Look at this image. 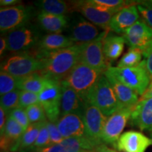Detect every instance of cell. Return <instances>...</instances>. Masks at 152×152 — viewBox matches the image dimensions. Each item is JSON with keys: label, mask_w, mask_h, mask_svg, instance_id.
I'll use <instances>...</instances> for the list:
<instances>
[{"label": "cell", "mask_w": 152, "mask_h": 152, "mask_svg": "<svg viewBox=\"0 0 152 152\" xmlns=\"http://www.w3.org/2000/svg\"><path fill=\"white\" fill-rule=\"evenodd\" d=\"M123 37L130 48L143 52L152 45V28L139 20L123 34Z\"/></svg>", "instance_id": "7c38bea8"}, {"label": "cell", "mask_w": 152, "mask_h": 152, "mask_svg": "<svg viewBox=\"0 0 152 152\" xmlns=\"http://www.w3.org/2000/svg\"><path fill=\"white\" fill-rule=\"evenodd\" d=\"M20 90H17L12 91V92L7 93L1 96V106L3 108L6 113L8 114L12 111L13 109L19 106V98H20Z\"/></svg>", "instance_id": "f546056e"}, {"label": "cell", "mask_w": 152, "mask_h": 152, "mask_svg": "<svg viewBox=\"0 0 152 152\" xmlns=\"http://www.w3.org/2000/svg\"><path fill=\"white\" fill-rule=\"evenodd\" d=\"M83 47L84 44H76L47 54L43 58L44 67L39 72L47 78L61 82L80 62Z\"/></svg>", "instance_id": "6da1fadb"}, {"label": "cell", "mask_w": 152, "mask_h": 152, "mask_svg": "<svg viewBox=\"0 0 152 152\" xmlns=\"http://www.w3.org/2000/svg\"><path fill=\"white\" fill-rule=\"evenodd\" d=\"M73 45V42L62 34H47L39 39L37 45V51L35 55L43 59L49 53L68 48Z\"/></svg>", "instance_id": "d6986e66"}, {"label": "cell", "mask_w": 152, "mask_h": 152, "mask_svg": "<svg viewBox=\"0 0 152 152\" xmlns=\"http://www.w3.org/2000/svg\"><path fill=\"white\" fill-rule=\"evenodd\" d=\"M152 145V140L143 133L130 130L123 133L118 140L115 147L123 152H145Z\"/></svg>", "instance_id": "9a60e30c"}, {"label": "cell", "mask_w": 152, "mask_h": 152, "mask_svg": "<svg viewBox=\"0 0 152 152\" xmlns=\"http://www.w3.org/2000/svg\"><path fill=\"white\" fill-rule=\"evenodd\" d=\"M3 152H11V151H3Z\"/></svg>", "instance_id": "f6af8a7d"}, {"label": "cell", "mask_w": 152, "mask_h": 152, "mask_svg": "<svg viewBox=\"0 0 152 152\" xmlns=\"http://www.w3.org/2000/svg\"><path fill=\"white\" fill-rule=\"evenodd\" d=\"M104 75L111 85L118 99L123 108H134L139 102L138 94L132 89L125 86L107 71L104 72Z\"/></svg>", "instance_id": "7402d4cb"}, {"label": "cell", "mask_w": 152, "mask_h": 152, "mask_svg": "<svg viewBox=\"0 0 152 152\" xmlns=\"http://www.w3.org/2000/svg\"><path fill=\"white\" fill-rule=\"evenodd\" d=\"M84 104L85 102L80 96L73 88L61 81V116L68 113H77L82 115Z\"/></svg>", "instance_id": "44dd1931"}, {"label": "cell", "mask_w": 152, "mask_h": 152, "mask_svg": "<svg viewBox=\"0 0 152 152\" xmlns=\"http://www.w3.org/2000/svg\"><path fill=\"white\" fill-rule=\"evenodd\" d=\"M26 111L30 124L47 121L45 110H44L42 106L39 103L28 106L26 109Z\"/></svg>", "instance_id": "1f68e13d"}, {"label": "cell", "mask_w": 152, "mask_h": 152, "mask_svg": "<svg viewBox=\"0 0 152 152\" xmlns=\"http://www.w3.org/2000/svg\"><path fill=\"white\" fill-rule=\"evenodd\" d=\"M10 117L14 118L17 123H19L25 130L27 129L30 125L28 117L25 109L21 107H17L16 109H13L10 113H9Z\"/></svg>", "instance_id": "d590c367"}, {"label": "cell", "mask_w": 152, "mask_h": 152, "mask_svg": "<svg viewBox=\"0 0 152 152\" xmlns=\"http://www.w3.org/2000/svg\"><path fill=\"white\" fill-rule=\"evenodd\" d=\"M47 126L49 131L51 144L54 145V144L61 143L64 140V138L63 137L61 134L60 131L58 130V127H57L56 123L52 122V121H49L47 120Z\"/></svg>", "instance_id": "8d00e7d4"}, {"label": "cell", "mask_w": 152, "mask_h": 152, "mask_svg": "<svg viewBox=\"0 0 152 152\" xmlns=\"http://www.w3.org/2000/svg\"><path fill=\"white\" fill-rule=\"evenodd\" d=\"M61 82L47 79L39 94V102L42 106L48 121L56 123L61 116Z\"/></svg>", "instance_id": "52a82bcc"}, {"label": "cell", "mask_w": 152, "mask_h": 152, "mask_svg": "<svg viewBox=\"0 0 152 152\" xmlns=\"http://www.w3.org/2000/svg\"><path fill=\"white\" fill-rule=\"evenodd\" d=\"M37 20L40 27L49 34H61L68 27V21L66 16H56L39 12Z\"/></svg>", "instance_id": "603a6c76"}, {"label": "cell", "mask_w": 152, "mask_h": 152, "mask_svg": "<svg viewBox=\"0 0 152 152\" xmlns=\"http://www.w3.org/2000/svg\"><path fill=\"white\" fill-rule=\"evenodd\" d=\"M145 59L144 60V66H145L146 70H147L148 74H149L151 80H152V45L149 48L146 49L142 52Z\"/></svg>", "instance_id": "74e56055"}, {"label": "cell", "mask_w": 152, "mask_h": 152, "mask_svg": "<svg viewBox=\"0 0 152 152\" xmlns=\"http://www.w3.org/2000/svg\"><path fill=\"white\" fill-rule=\"evenodd\" d=\"M47 121H44L39 130V134L35 144L33 146L34 148H45L51 146V140L49 137L48 129L47 126Z\"/></svg>", "instance_id": "836d02e7"}, {"label": "cell", "mask_w": 152, "mask_h": 152, "mask_svg": "<svg viewBox=\"0 0 152 152\" xmlns=\"http://www.w3.org/2000/svg\"><path fill=\"white\" fill-rule=\"evenodd\" d=\"M152 98V84H150L148 87L147 90L144 92L142 95L140 99H151Z\"/></svg>", "instance_id": "7bdbcfd3"}, {"label": "cell", "mask_w": 152, "mask_h": 152, "mask_svg": "<svg viewBox=\"0 0 152 152\" xmlns=\"http://www.w3.org/2000/svg\"><path fill=\"white\" fill-rule=\"evenodd\" d=\"M136 5L142 20L152 28V0L137 1Z\"/></svg>", "instance_id": "d6a6232c"}, {"label": "cell", "mask_w": 152, "mask_h": 152, "mask_svg": "<svg viewBox=\"0 0 152 152\" xmlns=\"http://www.w3.org/2000/svg\"><path fill=\"white\" fill-rule=\"evenodd\" d=\"M92 1L99 9L113 13V14H115L121 9L134 3V1L123 0H92Z\"/></svg>", "instance_id": "f1b7e54d"}, {"label": "cell", "mask_w": 152, "mask_h": 152, "mask_svg": "<svg viewBox=\"0 0 152 152\" xmlns=\"http://www.w3.org/2000/svg\"><path fill=\"white\" fill-rule=\"evenodd\" d=\"M142 51L137 49L129 48L128 51L122 56L118 63L117 67L132 68L140 65L142 61Z\"/></svg>", "instance_id": "83f0119b"}, {"label": "cell", "mask_w": 152, "mask_h": 152, "mask_svg": "<svg viewBox=\"0 0 152 152\" xmlns=\"http://www.w3.org/2000/svg\"><path fill=\"white\" fill-rule=\"evenodd\" d=\"M85 102L96 106L107 117L123 108L104 74L87 94Z\"/></svg>", "instance_id": "7a4b0ae2"}, {"label": "cell", "mask_w": 152, "mask_h": 152, "mask_svg": "<svg viewBox=\"0 0 152 152\" xmlns=\"http://www.w3.org/2000/svg\"><path fill=\"white\" fill-rule=\"evenodd\" d=\"M94 147L86 137L64 139L61 143L45 148L33 147L19 152H94Z\"/></svg>", "instance_id": "5bb4252c"}, {"label": "cell", "mask_w": 152, "mask_h": 152, "mask_svg": "<svg viewBox=\"0 0 152 152\" xmlns=\"http://www.w3.org/2000/svg\"><path fill=\"white\" fill-rule=\"evenodd\" d=\"M151 140H152V133H151Z\"/></svg>", "instance_id": "bcb514c9"}, {"label": "cell", "mask_w": 152, "mask_h": 152, "mask_svg": "<svg viewBox=\"0 0 152 152\" xmlns=\"http://www.w3.org/2000/svg\"><path fill=\"white\" fill-rule=\"evenodd\" d=\"M7 118H8V114L6 113L3 108L0 107V131L1 132H2L3 129L4 128Z\"/></svg>", "instance_id": "f35d334b"}, {"label": "cell", "mask_w": 152, "mask_h": 152, "mask_svg": "<svg viewBox=\"0 0 152 152\" xmlns=\"http://www.w3.org/2000/svg\"><path fill=\"white\" fill-rule=\"evenodd\" d=\"M18 78L6 72H0V94L2 96L17 90Z\"/></svg>", "instance_id": "4dcf8cb0"}, {"label": "cell", "mask_w": 152, "mask_h": 152, "mask_svg": "<svg viewBox=\"0 0 152 152\" xmlns=\"http://www.w3.org/2000/svg\"><path fill=\"white\" fill-rule=\"evenodd\" d=\"M94 152H117V151H115V150L112 149H110L106 144H102L95 149Z\"/></svg>", "instance_id": "60d3db41"}, {"label": "cell", "mask_w": 152, "mask_h": 152, "mask_svg": "<svg viewBox=\"0 0 152 152\" xmlns=\"http://www.w3.org/2000/svg\"><path fill=\"white\" fill-rule=\"evenodd\" d=\"M133 108H122L107 117L102 133V143L115 147L125 125L130 121Z\"/></svg>", "instance_id": "30bf717a"}, {"label": "cell", "mask_w": 152, "mask_h": 152, "mask_svg": "<svg viewBox=\"0 0 152 152\" xmlns=\"http://www.w3.org/2000/svg\"><path fill=\"white\" fill-rule=\"evenodd\" d=\"M6 49H7V39H6V37H4L1 36L0 37V55L1 56L4 54Z\"/></svg>", "instance_id": "b9f144b4"}, {"label": "cell", "mask_w": 152, "mask_h": 152, "mask_svg": "<svg viewBox=\"0 0 152 152\" xmlns=\"http://www.w3.org/2000/svg\"><path fill=\"white\" fill-rule=\"evenodd\" d=\"M40 12L56 16H65L68 13L75 11L74 1L63 0H41L35 2Z\"/></svg>", "instance_id": "cb8c5ba5"}, {"label": "cell", "mask_w": 152, "mask_h": 152, "mask_svg": "<svg viewBox=\"0 0 152 152\" xmlns=\"http://www.w3.org/2000/svg\"><path fill=\"white\" fill-rule=\"evenodd\" d=\"M85 129V137L95 147L102 143V133L107 116L96 106L85 102L82 113Z\"/></svg>", "instance_id": "8992f818"}, {"label": "cell", "mask_w": 152, "mask_h": 152, "mask_svg": "<svg viewBox=\"0 0 152 152\" xmlns=\"http://www.w3.org/2000/svg\"><path fill=\"white\" fill-rule=\"evenodd\" d=\"M131 125L141 130L152 132V98L139 99L130 118Z\"/></svg>", "instance_id": "ffe728a7"}, {"label": "cell", "mask_w": 152, "mask_h": 152, "mask_svg": "<svg viewBox=\"0 0 152 152\" xmlns=\"http://www.w3.org/2000/svg\"><path fill=\"white\" fill-rule=\"evenodd\" d=\"M125 44L123 36L108 34L104 42V54L108 62L114 61L121 56Z\"/></svg>", "instance_id": "d4e9b609"}, {"label": "cell", "mask_w": 152, "mask_h": 152, "mask_svg": "<svg viewBox=\"0 0 152 152\" xmlns=\"http://www.w3.org/2000/svg\"><path fill=\"white\" fill-rule=\"evenodd\" d=\"M105 71L111 73L119 82L141 96L151 83V78L146 70L144 60L136 67L119 68L110 66Z\"/></svg>", "instance_id": "277c9868"}, {"label": "cell", "mask_w": 152, "mask_h": 152, "mask_svg": "<svg viewBox=\"0 0 152 152\" xmlns=\"http://www.w3.org/2000/svg\"><path fill=\"white\" fill-rule=\"evenodd\" d=\"M47 77L37 72L22 78H18L17 89L39 94L46 85Z\"/></svg>", "instance_id": "484cf974"}, {"label": "cell", "mask_w": 152, "mask_h": 152, "mask_svg": "<svg viewBox=\"0 0 152 152\" xmlns=\"http://www.w3.org/2000/svg\"><path fill=\"white\" fill-rule=\"evenodd\" d=\"M104 74L103 71L80 62L62 82L73 88L85 102L87 94Z\"/></svg>", "instance_id": "3957f363"}, {"label": "cell", "mask_w": 152, "mask_h": 152, "mask_svg": "<svg viewBox=\"0 0 152 152\" xmlns=\"http://www.w3.org/2000/svg\"><path fill=\"white\" fill-rule=\"evenodd\" d=\"M75 11L80 13L89 21L105 30H110L109 25L113 14L99 8L92 0L74 1Z\"/></svg>", "instance_id": "4fadbf2b"}, {"label": "cell", "mask_w": 152, "mask_h": 152, "mask_svg": "<svg viewBox=\"0 0 152 152\" xmlns=\"http://www.w3.org/2000/svg\"><path fill=\"white\" fill-rule=\"evenodd\" d=\"M109 30H104L96 39L84 44L80 62L93 68L105 72L109 67L104 54V42Z\"/></svg>", "instance_id": "9c48e42d"}, {"label": "cell", "mask_w": 152, "mask_h": 152, "mask_svg": "<svg viewBox=\"0 0 152 152\" xmlns=\"http://www.w3.org/2000/svg\"><path fill=\"white\" fill-rule=\"evenodd\" d=\"M140 16L136 3H133L113 15L110 22V30L118 34H124L139 20Z\"/></svg>", "instance_id": "2e32d148"}, {"label": "cell", "mask_w": 152, "mask_h": 152, "mask_svg": "<svg viewBox=\"0 0 152 152\" xmlns=\"http://www.w3.org/2000/svg\"><path fill=\"white\" fill-rule=\"evenodd\" d=\"M43 122L30 124L23 135L11 148V152H19L33 147L39 134Z\"/></svg>", "instance_id": "4316f807"}, {"label": "cell", "mask_w": 152, "mask_h": 152, "mask_svg": "<svg viewBox=\"0 0 152 152\" xmlns=\"http://www.w3.org/2000/svg\"><path fill=\"white\" fill-rule=\"evenodd\" d=\"M57 127L64 139L85 137V129L82 115L68 113L62 115L56 122Z\"/></svg>", "instance_id": "ac0fdd59"}, {"label": "cell", "mask_w": 152, "mask_h": 152, "mask_svg": "<svg viewBox=\"0 0 152 152\" xmlns=\"http://www.w3.org/2000/svg\"><path fill=\"white\" fill-rule=\"evenodd\" d=\"M39 102V94L20 90L19 98V107L26 109L28 106L38 104Z\"/></svg>", "instance_id": "e575fe53"}, {"label": "cell", "mask_w": 152, "mask_h": 152, "mask_svg": "<svg viewBox=\"0 0 152 152\" xmlns=\"http://www.w3.org/2000/svg\"><path fill=\"white\" fill-rule=\"evenodd\" d=\"M98 28L90 21L78 18L73 21L70 28L69 37L73 42L87 44L96 39L100 35Z\"/></svg>", "instance_id": "e0dca14e"}, {"label": "cell", "mask_w": 152, "mask_h": 152, "mask_svg": "<svg viewBox=\"0 0 152 152\" xmlns=\"http://www.w3.org/2000/svg\"><path fill=\"white\" fill-rule=\"evenodd\" d=\"M6 39L9 51L23 53L38 45L40 38L35 28L23 26L9 32Z\"/></svg>", "instance_id": "8fae6325"}, {"label": "cell", "mask_w": 152, "mask_h": 152, "mask_svg": "<svg viewBox=\"0 0 152 152\" xmlns=\"http://www.w3.org/2000/svg\"><path fill=\"white\" fill-rule=\"evenodd\" d=\"M33 16L32 8L23 5L0 9V30L11 32L26 26Z\"/></svg>", "instance_id": "ba28073f"}, {"label": "cell", "mask_w": 152, "mask_h": 152, "mask_svg": "<svg viewBox=\"0 0 152 152\" xmlns=\"http://www.w3.org/2000/svg\"><path fill=\"white\" fill-rule=\"evenodd\" d=\"M43 59L35 54L23 52L7 58L1 65V71L6 72L16 78H22L42 70Z\"/></svg>", "instance_id": "5b68a950"}, {"label": "cell", "mask_w": 152, "mask_h": 152, "mask_svg": "<svg viewBox=\"0 0 152 152\" xmlns=\"http://www.w3.org/2000/svg\"><path fill=\"white\" fill-rule=\"evenodd\" d=\"M20 2L19 0H1L0 1V4L1 7H14L16 4H18Z\"/></svg>", "instance_id": "ab89813d"}, {"label": "cell", "mask_w": 152, "mask_h": 152, "mask_svg": "<svg viewBox=\"0 0 152 152\" xmlns=\"http://www.w3.org/2000/svg\"><path fill=\"white\" fill-rule=\"evenodd\" d=\"M150 84H152V80H151V83H150Z\"/></svg>", "instance_id": "ee69618b"}]
</instances>
